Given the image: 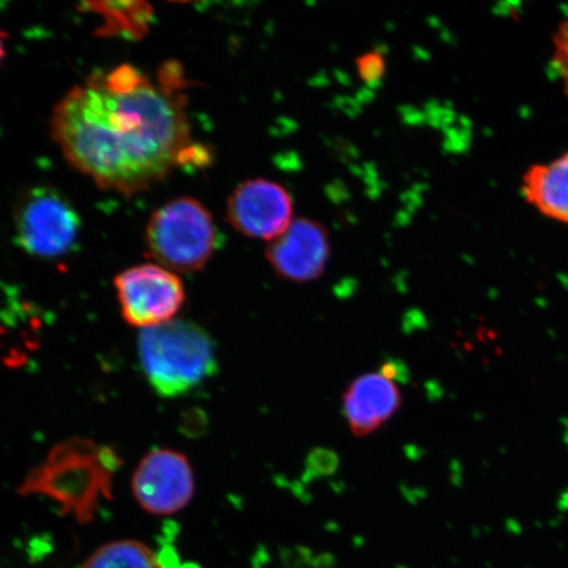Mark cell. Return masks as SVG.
Wrapping results in <instances>:
<instances>
[{"label":"cell","mask_w":568,"mask_h":568,"mask_svg":"<svg viewBox=\"0 0 568 568\" xmlns=\"http://www.w3.org/2000/svg\"><path fill=\"white\" fill-rule=\"evenodd\" d=\"M178 63L152 78L120 65L77 84L55 104L52 134L71 166L123 195L209 159L194 145Z\"/></svg>","instance_id":"6da1fadb"},{"label":"cell","mask_w":568,"mask_h":568,"mask_svg":"<svg viewBox=\"0 0 568 568\" xmlns=\"http://www.w3.org/2000/svg\"><path fill=\"white\" fill-rule=\"evenodd\" d=\"M123 465L110 446L73 437L57 444L19 487L21 496H44L80 524L94 520L112 497L113 477Z\"/></svg>","instance_id":"7a4b0ae2"},{"label":"cell","mask_w":568,"mask_h":568,"mask_svg":"<svg viewBox=\"0 0 568 568\" xmlns=\"http://www.w3.org/2000/svg\"><path fill=\"white\" fill-rule=\"evenodd\" d=\"M139 358L149 386L166 399L189 394L219 371L210 333L186 320L141 329Z\"/></svg>","instance_id":"3957f363"},{"label":"cell","mask_w":568,"mask_h":568,"mask_svg":"<svg viewBox=\"0 0 568 568\" xmlns=\"http://www.w3.org/2000/svg\"><path fill=\"white\" fill-rule=\"evenodd\" d=\"M145 243L160 266L173 273H195L209 264L215 252V222L196 199L178 197L153 213Z\"/></svg>","instance_id":"277c9868"},{"label":"cell","mask_w":568,"mask_h":568,"mask_svg":"<svg viewBox=\"0 0 568 568\" xmlns=\"http://www.w3.org/2000/svg\"><path fill=\"white\" fill-rule=\"evenodd\" d=\"M16 230L23 251L40 258H55L73 248L81 220L65 197L41 186L28 191L19 202Z\"/></svg>","instance_id":"5b68a950"},{"label":"cell","mask_w":568,"mask_h":568,"mask_svg":"<svg viewBox=\"0 0 568 568\" xmlns=\"http://www.w3.org/2000/svg\"><path fill=\"white\" fill-rule=\"evenodd\" d=\"M113 284L126 324L141 329L172 322L186 301L180 276L160 265L126 268Z\"/></svg>","instance_id":"8992f818"},{"label":"cell","mask_w":568,"mask_h":568,"mask_svg":"<svg viewBox=\"0 0 568 568\" xmlns=\"http://www.w3.org/2000/svg\"><path fill=\"white\" fill-rule=\"evenodd\" d=\"M132 493L149 515H175L193 500V466L183 453L173 449L149 452L133 473Z\"/></svg>","instance_id":"52a82bcc"},{"label":"cell","mask_w":568,"mask_h":568,"mask_svg":"<svg viewBox=\"0 0 568 568\" xmlns=\"http://www.w3.org/2000/svg\"><path fill=\"white\" fill-rule=\"evenodd\" d=\"M293 215L294 203L288 191L264 178L241 183L226 203V216L234 230L267 243L288 229Z\"/></svg>","instance_id":"ba28073f"},{"label":"cell","mask_w":568,"mask_h":568,"mask_svg":"<svg viewBox=\"0 0 568 568\" xmlns=\"http://www.w3.org/2000/svg\"><path fill=\"white\" fill-rule=\"evenodd\" d=\"M331 257L328 231L310 219H296L281 236L270 241L266 260L281 280L308 283L320 278Z\"/></svg>","instance_id":"9c48e42d"},{"label":"cell","mask_w":568,"mask_h":568,"mask_svg":"<svg viewBox=\"0 0 568 568\" xmlns=\"http://www.w3.org/2000/svg\"><path fill=\"white\" fill-rule=\"evenodd\" d=\"M403 403L395 378L385 371L355 378L343 397L344 414L355 437L372 435L393 418Z\"/></svg>","instance_id":"30bf717a"},{"label":"cell","mask_w":568,"mask_h":568,"mask_svg":"<svg viewBox=\"0 0 568 568\" xmlns=\"http://www.w3.org/2000/svg\"><path fill=\"white\" fill-rule=\"evenodd\" d=\"M527 202L554 222L568 224V152L549 163H538L523 176Z\"/></svg>","instance_id":"8fae6325"},{"label":"cell","mask_w":568,"mask_h":568,"mask_svg":"<svg viewBox=\"0 0 568 568\" xmlns=\"http://www.w3.org/2000/svg\"><path fill=\"white\" fill-rule=\"evenodd\" d=\"M82 568H163V566L158 554L148 545L136 539H119L92 552Z\"/></svg>","instance_id":"7c38bea8"},{"label":"cell","mask_w":568,"mask_h":568,"mask_svg":"<svg viewBox=\"0 0 568 568\" xmlns=\"http://www.w3.org/2000/svg\"><path fill=\"white\" fill-rule=\"evenodd\" d=\"M99 16L105 20V34H124L139 39L146 33L153 10L146 3H91Z\"/></svg>","instance_id":"4fadbf2b"},{"label":"cell","mask_w":568,"mask_h":568,"mask_svg":"<svg viewBox=\"0 0 568 568\" xmlns=\"http://www.w3.org/2000/svg\"><path fill=\"white\" fill-rule=\"evenodd\" d=\"M552 65L568 98V19L559 24L552 38Z\"/></svg>","instance_id":"5bb4252c"},{"label":"cell","mask_w":568,"mask_h":568,"mask_svg":"<svg viewBox=\"0 0 568 568\" xmlns=\"http://www.w3.org/2000/svg\"><path fill=\"white\" fill-rule=\"evenodd\" d=\"M358 74L367 83L378 82L386 71V61L379 52H367L358 57Z\"/></svg>","instance_id":"9a60e30c"},{"label":"cell","mask_w":568,"mask_h":568,"mask_svg":"<svg viewBox=\"0 0 568 568\" xmlns=\"http://www.w3.org/2000/svg\"><path fill=\"white\" fill-rule=\"evenodd\" d=\"M6 57V47H4V33L0 31V62L3 61Z\"/></svg>","instance_id":"2e32d148"}]
</instances>
